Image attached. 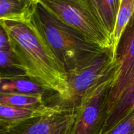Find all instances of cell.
Segmentation results:
<instances>
[{"mask_svg":"<svg viewBox=\"0 0 134 134\" xmlns=\"http://www.w3.org/2000/svg\"><path fill=\"white\" fill-rule=\"evenodd\" d=\"M71 128L69 130H68L65 131V132H62V133H61L60 134H69V132H70V130H71Z\"/></svg>","mask_w":134,"mask_h":134,"instance_id":"19","label":"cell"},{"mask_svg":"<svg viewBox=\"0 0 134 134\" xmlns=\"http://www.w3.org/2000/svg\"><path fill=\"white\" fill-rule=\"evenodd\" d=\"M58 112L62 111L47 105L37 108L26 109L0 104V124L9 126L27 119Z\"/></svg>","mask_w":134,"mask_h":134,"instance_id":"9","label":"cell"},{"mask_svg":"<svg viewBox=\"0 0 134 134\" xmlns=\"http://www.w3.org/2000/svg\"><path fill=\"white\" fill-rule=\"evenodd\" d=\"M33 0H0V20L28 19Z\"/></svg>","mask_w":134,"mask_h":134,"instance_id":"12","label":"cell"},{"mask_svg":"<svg viewBox=\"0 0 134 134\" xmlns=\"http://www.w3.org/2000/svg\"><path fill=\"white\" fill-rule=\"evenodd\" d=\"M113 68L114 54L112 50H108L91 65L68 76L66 95L48 105L62 112H75L86 96Z\"/></svg>","mask_w":134,"mask_h":134,"instance_id":"3","label":"cell"},{"mask_svg":"<svg viewBox=\"0 0 134 134\" xmlns=\"http://www.w3.org/2000/svg\"><path fill=\"white\" fill-rule=\"evenodd\" d=\"M0 92L43 96L51 92L43 88L26 76L0 78Z\"/></svg>","mask_w":134,"mask_h":134,"instance_id":"10","label":"cell"},{"mask_svg":"<svg viewBox=\"0 0 134 134\" xmlns=\"http://www.w3.org/2000/svg\"><path fill=\"white\" fill-rule=\"evenodd\" d=\"M87 3L102 30L112 41L121 0H87Z\"/></svg>","mask_w":134,"mask_h":134,"instance_id":"8","label":"cell"},{"mask_svg":"<svg viewBox=\"0 0 134 134\" xmlns=\"http://www.w3.org/2000/svg\"><path fill=\"white\" fill-rule=\"evenodd\" d=\"M114 68L90 91L77 111L69 134H102L106 120Z\"/></svg>","mask_w":134,"mask_h":134,"instance_id":"5","label":"cell"},{"mask_svg":"<svg viewBox=\"0 0 134 134\" xmlns=\"http://www.w3.org/2000/svg\"><path fill=\"white\" fill-rule=\"evenodd\" d=\"M0 104L18 108L33 109L47 105L44 96L0 92Z\"/></svg>","mask_w":134,"mask_h":134,"instance_id":"13","label":"cell"},{"mask_svg":"<svg viewBox=\"0 0 134 134\" xmlns=\"http://www.w3.org/2000/svg\"><path fill=\"white\" fill-rule=\"evenodd\" d=\"M104 134H134V105L111 129Z\"/></svg>","mask_w":134,"mask_h":134,"instance_id":"16","label":"cell"},{"mask_svg":"<svg viewBox=\"0 0 134 134\" xmlns=\"http://www.w3.org/2000/svg\"><path fill=\"white\" fill-rule=\"evenodd\" d=\"M75 112H58L27 119L7 127L4 134H60L71 128Z\"/></svg>","mask_w":134,"mask_h":134,"instance_id":"7","label":"cell"},{"mask_svg":"<svg viewBox=\"0 0 134 134\" xmlns=\"http://www.w3.org/2000/svg\"><path fill=\"white\" fill-rule=\"evenodd\" d=\"M10 40V49L26 77L53 92L47 104L62 99L68 92V77L45 42L28 20H0Z\"/></svg>","mask_w":134,"mask_h":134,"instance_id":"1","label":"cell"},{"mask_svg":"<svg viewBox=\"0 0 134 134\" xmlns=\"http://www.w3.org/2000/svg\"><path fill=\"white\" fill-rule=\"evenodd\" d=\"M133 77L134 12L114 52L113 79L107 100V119L116 107L123 92Z\"/></svg>","mask_w":134,"mask_h":134,"instance_id":"6","label":"cell"},{"mask_svg":"<svg viewBox=\"0 0 134 134\" xmlns=\"http://www.w3.org/2000/svg\"><path fill=\"white\" fill-rule=\"evenodd\" d=\"M65 24L83 34L104 50H112V41L103 31L87 0H41Z\"/></svg>","mask_w":134,"mask_h":134,"instance_id":"4","label":"cell"},{"mask_svg":"<svg viewBox=\"0 0 134 134\" xmlns=\"http://www.w3.org/2000/svg\"><path fill=\"white\" fill-rule=\"evenodd\" d=\"M7 126L3 125V124H0V134H4L5 131L7 130Z\"/></svg>","mask_w":134,"mask_h":134,"instance_id":"18","label":"cell"},{"mask_svg":"<svg viewBox=\"0 0 134 134\" xmlns=\"http://www.w3.org/2000/svg\"><path fill=\"white\" fill-rule=\"evenodd\" d=\"M134 105V77L120 96L116 107L106 120L102 134L113 128Z\"/></svg>","mask_w":134,"mask_h":134,"instance_id":"11","label":"cell"},{"mask_svg":"<svg viewBox=\"0 0 134 134\" xmlns=\"http://www.w3.org/2000/svg\"><path fill=\"white\" fill-rule=\"evenodd\" d=\"M27 20L43 38L67 77L91 65L108 51L65 24L41 0H33Z\"/></svg>","mask_w":134,"mask_h":134,"instance_id":"2","label":"cell"},{"mask_svg":"<svg viewBox=\"0 0 134 134\" xmlns=\"http://www.w3.org/2000/svg\"><path fill=\"white\" fill-rule=\"evenodd\" d=\"M0 50L1 51L11 50L9 35L1 22H0Z\"/></svg>","mask_w":134,"mask_h":134,"instance_id":"17","label":"cell"},{"mask_svg":"<svg viewBox=\"0 0 134 134\" xmlns=\"http://www.w3.org/2000/svg\"><path fill=\"white\" fill-rule=\"evenodd\" d=\"M134 12V0H121L112 38L113 54L126 27Z\"/></svg>","mask_w":134,"mask_h":134,"instance_id":"14","label":"cell"},{"mask_svg":"<svg viewBox=\"0 0 134 134\" xmlns=\"http://www.w3.org/2000/svg\"><path fill=\"white\" fill-rule=\"evenodd\" d=\"M26 76L20 64L11 50H0V78Z\"/></svg>","mask_w":134,"mask_h":134,"instance_id":"15","label":"cell"}]
</instances>
